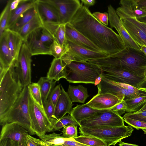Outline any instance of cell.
I'll list each match as a JSON object with an SVG mask.
<instances>
[{
  "instance_id": "1",
  "label": "cell",
  "mask_w": 146,
  "mask_h": 146,
  "mask_svg": "<svg viewBox=\"0 0 146 146\" xmlns=\"http://www.w3.org/2000/svg\"><path fill=\"white\" fill-rule=\"evenodd\" d=\"M81 3L69 23L71 26L109 56L124 49L125 46L119 35L98 21Z\"/></svg>"
},
{
  "instance_id": "2",
  "label": "cell",
  "mask_w": 146,
  "mask_h": 146,
  "mask_svg": "<svg viewBox=\"0 0 146 146\" xmlns=\"http://www.w3.org/2000/svg\"><path fill=\"white\" fill-rule=\"evenodd\" d=\"M88 62L99 66L120 67L134 74L144 77V72L146 68V55L141 50L127 48L116 54L90 60Z\"/></svg>"
},
{
  "instance_id": "3",
  "label": "cell",
  "mask_w": 146,
  "mask_h": 146,
  "mask_svg": "<svg viewBox=\"0 0 146 146\" xmlns=\"http://www.w3.org/2000/svg\"><path fill=\"white\" fill-rule=\"evenodd\" d=\"M0 119L13 105L23 87L15 72L14 64L0 74Z\"/></svg>"
},
{
  "instance_id": "4",
  "label": "cell",
  "mask_w": 146,
  "mask_h": 146,
  "mask_svg": "<svg viewBox=\"0 0 146 146\" xmlns=\"http://www.w3.org/2000/svg\"><path fill=\"white\" fill-rule=\"evenodd\" d=\"M29 90L28 86L22 91L13 105L6 115L0 119V124L15 123L22 126L30 135H35L33 130L29 111Z\"/></svg>"
},
{
  "instance_id": "5",
  "label": "cell",
  "mask_w": 146,
  "mask_h": 146,
  "mask_svg": "<svg viewBox=\"0 0 146 146\" xmlns=\"http://www.w3.org/2000/svg\"><path fill=\"white\" fill-rule=\"evenodd\" d=\"M79 129L80 135L93 136L98 138L105 143V146H115L122 139L130 136L134 130L129 125L116 127L80 126Z\"/></svg>"
},
{
  "instance_id": "6",
  "label": "cell",
  "mask_w": 146,
  "mask_h": 146,
  "mask_svg": "<svg viewBox=\"0 0 146 146\" xmlns=\"http://www.w3.org/2000/svg\"><path fill=\"white\" fill-rule=\"evenodd\" d=\"M66 67L68 70L66 79L70 83L94 84L96 79L102 75L100 67L88 62L73 61Z\"/></svg>"
},
{
  "instance_id": "7",
  "label": "cell",
  "mask_w": 146,
  "mask_h": 146,
  "mask_svg": "<svg viewBox=\"0 0 146 146\" xmlns=\"http://www.w3.org/2000/svg\"><path fill=\"white\" fill-rule=\"evenodd\" d=\"M97 86L98 93L111 94L121 101L146 96L145 90L127 84L114 82L103 76Z\"/></svg>"
},
{
  "instance_id": "8",
  "label": "cell",
  "mask_w": 146,
  "mask_h": 146,
  "mask_svg": "<svg viewBox=\"0 0 146 146\" xmlns=\"http://www.w3.org/2000/svg\"><path fill=\"white\" fill-rule=\"evenodd\" d=\"M29 103L32 128L35 135L39 137L46 134L47 132L53 131V126L44 108L36 102L29 90Z\"/></svg>"
},
{
  "instance_id": "9",
  "label": "cell",
  "mask_w": 146,
  "mask_h": 146,
  "mask_svg": "<svg viewBox=\"0 0 146 146\" xmlns=\"http://www.w3.org/2000/svg\"><path fill=\"white\" fill-rule=\"evenodd\" d=\"M124 120L117 112L110 110H102L82 121L80 126L86 127H120L124 125Z\"/></svg>"
},
{
  "instance_id": "10",
  "label": "cell",
  "mask_w": 146,
  "mask_h": 146,
  "mask_svg": "<svg viewBox=\"0 0 146 146\" xmlns=\"http://www.w3.org/2000/svg\"><path fill=\"white\" fill-rule=\"evenodd\" d=\"M68 50L61 58L66 64L73 61L85 62L107 57L109 56L103 52L93 51L67 40Z\"/></svg>"
},
{
  "instance_id": "11",
  "label": "cell",
  "mask_w": 146,
  "mask_h": 146,
  "mask_svg": "<svg viewBox=\"0 0 146 146\" xmlns=\"http://www.w3.org/2000/svg\"><path fill=\"white\" fill-rule=\"evenodd\" d=\"M99 66L102 70V76L110 80L129 84L138 88L145 79L144 77L136 75L120 67Z\"/></svg>"
},
{
  "instance_id": "12",
  "label": "cell",
  "mask_w": 146,
  "mask_h": 146,
  "mask_svg": "<svg viewBox=\"0 0 146 146\" xmlns=\"http://www.w3.org/2000/svg\"><path fill=\"white\" fill-rule=\"evenodd\" d=\"M28 48L23 42L19 54L18 60L14 64L15 72L23 87L31 83V57Z\"/></svg>"
},
{
  "instance_id": "13",
  "label": "cell",
  "mask_w": 146,
  "mask_h": 146,
  "mask_svg": "<svg viewBox=\"0 0 146 146\" xmlns=\"http://www.w3.org/2000/svg\"><path fill=\"white\" fill-rule=\"evenodd\" d=\"M52 5L58 14L60 24L69 23L80 7L78 0H45Z\"/></svg>"
},
{
  "instance_id": "14",
  "label": "cell",
  "mask_w": 146,
  "mask_h": 146,
  "mask_svg": "<svg viewBox=\"0 0 146 146\" xmlns=\"http://www.w3.org/2000/svg\"><path fill=\"white\" fill-rule=\"evenodd\" d=\"M108 8L110 27L111 29L114 28L117 31L125 48H131L140 50L139 46L133 40L127 33L114 8L111 5L108 6Z\"/></svg>"
},
{
  "instance_id": "15",
  "label": "cell",
  "mask_w": 146,
  "mask_h": 146,
  "mask_svg": "<svg viewBox=\"0 0 146 146\" xmlns=\"http://www.w3.org/2000/svg\"><path fill=\"white\" fill-rule=\"evenodd\" d=\"M35 7L43 26L51 24H60L56 10L45 0H36Z\"/></svg>"
},
{
  "instance_id": "16",
  "label": "cell",
  "mask_w": 146,
  "mask_h": 146,
  "mask_svg": "<svg viewBox=\"0 0 146 146\" xmlns=\"http://www.w3.org/2000/svg\"><path fill=\"white\" fill-rule=\"evenodd\" d=\"M121 101L111 94L98 93L86 104L96 110H110Z\"/></svg>"
},
{
  "instance_id": "17",
  "label": "cell",
  "mask_w": 146,
  "mask_h": 146,
  "mask_svg": "<svg viewBox=\"0 0 146 146\" xmlns=\"http://www.w3.org/2000/svg\"><path fill=\"white\" fill-rule=\"evenodd\" d=\"M27 130L20 125L15 123H6L2 125L0 139L7 138L18 143L25 140L28 134Z\"/></svg>"
},
{
  "instance_id": "18",
  "label": "cell",
  "mask_w": 146,
  "mask_h": 146,
  "mask_svg": "<svg viewBox=\"0 0 146 146\" xmlns=\"http://www.w3.org/2000/svg\"><path fill=\"white\" fill-rule=\"evenodd\" d=\"M42 28L32 32L23 41L32 56L39 54L50 55L49 46L42 42L40 40L39 33Z\"/></svg>"
},
{
  "instance_id": "19",
  "label": "cell",
  "mask_w": 146,
  "mask_h": 146,
  "mask_svg": "<svg viewBox=\"0 0 146 146\" xmlns=\"http://www.w3.org/2000/svg\"><path fill=\"white\" fill-rule=\"evenodd\" d=\"M136 1L137 0L120 1V6L115 10L120 19L132 17L138 18L146 16V12L138 8Z\"/></svg>"
},
{
  "instance_id": "20",
  "label": "cell",
  "mask_w": 146,
  "mask_h": 146,
  "mask_svg": "<svg viewBox=\"0 0 146 146\" xmlns=\"http://www.w3.org/2000/svg\"><path fill=\"white\" fill-rule=\"evenodd\" d=\"M66 34L67 40L90 50L103 52L87 38L74 28L69 23L66 24Z\"/></svg>"
},
{
  "instance_id": "21",
  "label": "cell",
  "mask_w": 146,
  "mask_h": 146,
  "mask_svg": "<svg viewBox=\"0 0 146 146\" xmlns=\"http://www.w3.org/2000/svg\"><path fill=\"white\" fill-rule=\"evenodd\" d=\"M55 133L45 134L39 137L42 146H90L80 143L72 138H66Z\"/></svg>"
},
{
  "instance_id": "22",
  "label": "cell",
  "mask_w": 146,
  "mask_h": 146,
  "mask_svg": "<svg viewBox=\"0 0 146 146\" xmlns=\"http://www.w3.org/2000/svg\"><path fill=\"white\" fill-rule=\"evenodd\" d=\"M16 62L9 49L4 31L0 37V74L6 72Z\"/></svg>"
},
{
  "instance_id": "23",
  "label": "cell",
  "mask_w": 146,
  "mask_h": 146,
  "mask_svg": "<svg viewBox=\"0 0 146 146\" xmlns=\"http://www.w3.org/2000/svg\"><path fill=\"white\" fill-rule=\"evenodd\" d=\"M4 31L11 54L14 61L16 62L18 60L23 40L17 32L8 29Z\"/></svg>"
},
{
  "instance_id": "24",
  "label": "cell",
  "mask_w": 146,
  "mask_h": 146,
  "mask_svg": "<svg viewBox=\"0 0 146 146\" xmlns=\"http://www.w3.org/2000/svg\"><path fill=\"white\" fill-rule=\"evenodd\" d=\"M61 92L55 106V116L58 120L65 115L67 113L70 115L73 105L67 92H66L61 84Z\"/></svg>"
},
{
  "instance_id": "25",
  "label": "cell",
  "mask_w": 146,
  "mask_h": 146,
  "mask_svg": "<svg viewBox=\"0 0 146 146\" xmlns=\"http://www.w3.org/2000/svg\"><path fill=\"white\" fill-rule=\"evenodd\" d=\"M67 75L66 65L61 58H54L52 61L47 73V77L49 79L56 82L62 78L66 79Z\"/></svg>"
},
{
  "instance_id": "26",
  "label": "cell",
  "mask_w": 146,
  "mask_h": 146,
  "mask_svg": "<svg viewBox=\"0 0 146 146\" xmlns=\"http://www.w3.org/2000/svg\"><path fill=\"white\" fill-rule=\"evenodd\" d=\"M120 19L123 26L133 40L139 45H144L146 46L145 33L127 19L124 18H120Z\"/></svg>"
},
{
  "instance_id": "27",
  "label": "cell",
  "mask_w": 146,
  "mask_h": 146,
  "mask_svg": "<svg viewBox=\"0 0 146 146\" xmlns=\"http://www.w3.org/2000/svg\"><path fill=\"white\" fill-rule=\"evenodd\" d=\"M101 110L92 108L86 104L77 105L72 108L70 115L80 124L83 120L91 117Z\"/></svg>"
},
{
  "instance_id": "28",
  "label": "cell",
  "mask_w": 146,
  "mask_h": 146,
  "mask_svg": "<svg viewBox=\"0 0 146 146\" xmlns=\"http://www.w3.org/2000/svg\"><path fill=\"white\" fill-rule=\"evenodd\" d=\"M36 0H22L18 7L11 11L6 29H10L20 16L29 9L35 7Z\"/></svg>"
},
{
  "instance_id": "29",
  "label": "cell",
  "mask_w": 146,
  "mask_h": 146,
  "mask_svg": "<svg viewBox=\"0 0 146 146\" xmlns=\"http://www.w3.org/2000/svg\"><path fill=\"white\" fill-rule=\"evenodd\" d=\"M67 92L72 102L84 104L89 96L87 89L81 85L76 86L69 85Z\"/></svg>"
},
{
  "instance_id": "30",
  "label": "cell",
  "mask_w": 146,
  "mask_h": 146,
  "mask_svg": "<svg viewBox=\"0 0 146 146\" xmlns=\"http://www.w3.org/2000/svg\"><path fill=\"white\" fill-rule=\"evenodd\" d=\"M36 13L35 6L22 14L13 25L8 29L18 33L23 26L33 18Z\"/></svg>"
},
{
  "instance_id": "31",
  "label": "cell",
  "mask_w": 146,
  "mask_h": 146,
  "mask_svg": "<svg viewBox=\"0 0 146 146\" xmlns=\"http://www.w3.org/2000/svg\"><path fill=\"white\" fill-rule=\"evenodd\" d=\"M43 27L40 19L37 13L33 18L23 26L18 32L23 40L34 31Z\"/></svg>"
},
{
  "instance_id": "32",
  "label": "cell",
  "mask_w": 146,
  "mask_h": 146,
  "mask_svg": "<svg viewBox=\"0 0 146 146\" xmlns=\"http://www.w3.org/2000/svg\"><path fill=\"white\" fill-rule=\"evenodd\" d=\"M56 82L46 77H41L37 82L40 88L43 105L48 99Z\"/></svg>"
},
{
  "instance_id": "33",
  "label": "cell",
  "mask_w": 146,
  "mask_h": 146,
  "mask_svg": "<svg viewBox=\"0 0 146 146\" xmlns=\"http://www.w3.org/2000/svg\"><path fill=\"white\" fill-rule=\"evenodd\" d=\"M126 105V112L137 111L140 109L146 103V96L124 100Z\"/></svg>"
},
{
  "instance_id": "34",
  "label": "cell",
  "mask_w": 146,
  "mask_h": 146,
  "mask_svg": "<svg viewBox=\"0 0 146 146\" xmlns=\"http://www.w3.org/2000/svg\"><path fill=\"white\" fill-rule=\"evenodd\" d=\"M73 139L80 143L90 146H106L103 141L93 136L80 135Z\"/></svg>"
},
{
  "instance_id": "35",
  "label": "cell",
  "mask_w": 146,
  "mask_h": 146,
  "mask_svg": "<svg viewBox=\"0 0 146 146\" xmlns=\"http://www.w3.org/2000/svg\"><path fill=\"white\" fill-rule=\"evenodd\" d=\"M49 48L50 55L57 59L61 58L68 50L67 43L65 45L62 46L54 40L49 46Z\"/></svg>"
},
{
  "instance_id": "36",
  "label": "cell",
  "mask_w": 146,
  "mask_h": 146,
  "mask_svg": "<svg viewBox=\"0 0 146 146\" xmlns=\"http://www.w3.org/2000/svg\"><path fill=\"white\" fill-rule=\"evenodd\" d=\"M12 0H9L1 13L0 18V37L6 29L9 20L10 11V5Z\"/></svg>"
},
{
  "instance_id": "37",
  "label": "cell",
  "mask_w": 146,
  "mask_h": 146,
  "mask_svg": "<svg viewBox=\"0 0 146 146\" xmlns=\"http://www.w3.org/2000/svg\"><path fill=\"white\" fill-rule=\"evenodd\" d=\"M43 106L46 114L54 128L58 120L55 116V106L49 98L43 104Z\"/></svg>"
},
{
  "instance_id": "38",
  "label": "cell",
  "mask_w": 146,
  "mask_h": 146,
  "mask_svg": "<svg viewBox=\"0 0 146 146\" xmlns=\"http://www.w3.org/2000/svg\"><path fill=\"white\" fill-rule=\"evenodd\" d=\"M66 24H60L53 35L54 40L62 46L65 45L67 42L66 34Z\"/></svg>"
},
{
  "instance_id": "39",
  "label": "cell",
  "mask_w": 146,
  "mask_h": 146,
  "mask_svg": "<svg viewBox=\"0 0 146 146\" xmlns=\"http://www.w3.org/2000/svg\"><path fill=\"white\" fill-rule=\"evenodd\" d=\"M70 124L80 126V124L70 114H68L57 121L54 126L53 131L59 130L64 126Z\"/></svg>"
},
{
  "instance_id": "40",
  "label": "cell",
  "mask_w": 146,
  "mask_h": 146,
  "mask_svg": "<svg viewBox=\"0 0 146 146\" xmlns=\"http://www.w3.org/2000/svg\"><path fill=\"white\" fill-rule=\"evenodd\" d=\"M28 87L33 98L36 102L44 108L40 88L38 84L37 83H32L28 85Z\"/></svg>"
},
{
  "instance_id": "41",
  "label": "cell",
  "mask_w": 146,
  "mask_h": 146,
  "mask_svg": "<svg viewBox=\"0 0 146 146\" xmlns=\"http://www.w3.org/2000/svg\"><path fill=\"white\" fill-rule=\"evenodd\" d=\"M77 126L74 125H68L62 128V135L66 138H74L78 136Z\"/></svg>"
},
{
  "instance_id": "42",
  "label": "cell",
  "mask_w": 146,
  "mask_h": 146,
  "mask_svg": "<svg viewBox=\"0 0 146 146\" xmlns=\"http://www.w3.org/2000/svg\"><path fill=\"white\" fill-rule=\"evenodd\" d=\"M146 117V103L144 106L138 111L134 112L126 113L123 116V119L128 118L137 120Z\"/></svg>"
},
{
  "instance_id": "43",
  "label": "cell",
  "mask_w": 146,
  "mask_h": 146,
  "mask_svg": "<svg viewBox=\"0 0 146 146\" xmlns=\"http://www.w3.org/2000/svg\"><path fill=\"white\" fill-rule=\"evenodd\" d=\"M123 119L126 123L137 130L146 128V122L128 118Z\"/></svg>"
},
{
  "instance_id": "44",
  "label": "cell",
  "mask_w": 146,
  "mask_h": 146,
  "mask_svg": "<svg viewBox=\"0 0 146 146\" xmlns=\"http://www.w3.org/2000/svg\"><path fill=\"white\" fill-rule=\"evenodd\" d=\"M60 84H58L53 88L48 97L55 106L61 92Z\"/></svg>"
},
{
  "instance_id": "45",
  "label": "cell",
  "mask_w": 146,
  "mask_h": 146,
  "mask_svg": "<svg viewBox=\"0 0 146 146\" xmlns=\"http://www.w3.org/2000/svg\"><path fill=\"white\" fill-rule=\"evenodd\" d=\"M40 38L41 41L45 44V43H50L51 44L54 40L51 34L43 27L42 28Z\"/></svg>"
},
{
  "instance_id": "46",
  "label": "cell",
  "mask_w": 146,
  "mask_h": 146,
  "mask_svg": "<svg viewBox=\"0 0 146 146\" xmlns=\"http://www.w3.org/2000/svg\"><path fill=\"white\" fill-rule=\"evenodd\" d=\"M92 14L93 16L102 24L106 26L108 25L109 21V15L108 13L96 12Z\"/></svg>"
},
{
  "instance_id": "47",
  "label": "cell",
  "mask_w": 146,
  "mask_h": 146,
  "mask_svg": "<svg viewBox=\"0 0 146 146\" xmlns=\"http://www.w3.org/2000/svg\"><path fill=\"white\" fill-rule=\"evenodd\" d=\"M25 141L27 146H42L41 139L35 138L29 134L26 136Z\"/></svg>"
},
{
  "instance_id": "48",
  "label": "cell",
  "mask_w": 146,
  "mask_h": 146,
  "mask_svg": "<svg viewBox=\"0 0 146 146\" xmlns=\"http://www.w3.org/2000/svg\"><path fill=\"white\" fill-rule=\"evenodd\" d=\"M126 108L125 102L124 100H123L115 105L110 110L117 112L121 116L126 112Z\"/></svg>"
},
{
  "instance_id": "49",
  "label": "cell",
  "mask_w": 146,
  "mask_h": 146,
  "mask_svg": "<svg viewBox=\"0 0 146 146\" xmlns=\"http://www.w3.org/2000/svg\"><path fill=\"white\" fill-rule=\"evenodd\" d=\"M131 22L142 30L146 34V23L139 21L135 17L124 18Z\"/></svg>"
},
{
  "instance_id": "50",
  "label": "cell",
  "mask_w": 146,
  "mask_h": 146,
  "mask_svg": "<svg viewBox=\"0 0 146 146\" xmlns=\"http://www.w3.org/2000/svg\"><path fill=\"white\" fill-rule=\"evenodd\" d=\"M81 3L85 7L88 8L90 6L94 5L95 3V0H81Z\"/></svg>"
},
{
  "instance_id": "51",
  "label": "cell",
  "mask_w": 146,
  "mask_h": 146,
  "mask_svg": "<svg viewBox=\"0 0 146 146\" xmlns=\"http://www.w3.org/2000/svg\"><path fill=\"white\" fill-rule=\"evenodd\" d=\"M22 0H12L10 5V11H11L16 9Z\"/></svg>"
},
{
  "instance_id": "52",
  "label": "cell",
  "mask_w": 146,
  "mask_h": 146,
  "mask_svg": "<svg viewBox=\"0 0 146 146\" xmlns=\"http://www.w3.org/2000/svg\"><path fill=\"white\" fill-rule=\"evenodd\" d=\"M136 4L139 9L146 6V0H137Z\"/></svg>"
},
{
  "instance_id": "53",
  "label": "cell",
  "mask_w": 146,
  "mask_h": 146,
  "mask_svg": "<svg viewBox=\"0 0 146 146\" xmlns=\"http://www.w3.org/2000/svg\"><path fill=\"white\" fill-rule=\"evenodd\" d=\"M139 88L140 89L146 90V80L143 81L140 85Z\"/></svg>"
},
{
  "instance_id": "54",
  "label": "cell",
  "mask_w": 146,
  "mask_h": 146,
  "mask_svg": "<svg viewBox=\"0 0 146 146\" xmlns=\"http://www.w3.org/2000/svg\"><path fill=\"white\" fill-rule=\"evenodd\" d=\"M119 146H139L135 144L124 143L121 141L118 144Z\"/></svg>"
},
{
  "instance_id": "55",
  "label": "cell",
  "mask_w": 146,
  "mask_h": 146,
  "mask_svg": "<svg viewBox=\"0 0 146 146\" xmlns=\"http://www.w3.org/2000/svg\"><path fill=\"white\" fill-rule=\"evenodd\" d=\"M18 142L11 140L9 144L7 146H18Z\"/></svg>"
},
{
  "instance_id": "56",
  "label": "cell",
  "mask_w": 146,
  "mask_h": 146,
  "mask_svg": "<svg viewBox=\"0 0 146 146\" xmlns=\"http://www.w3.org/2000/svg\"><path fill=\"white\" fill-rule=\"evenodd\" d=\"M140 50L146 55V46L144 45H139Z\"/></svg>"
},
{
  "instance_id": "57",
  "label": "cell",
  "mask_w": 146,
  "mask_h": 146,
  "mask_svg": "<svg viewBox=\"0 0 146 146\" xmlns=\"http://www.w3.org/2000/svg\"><path fill=\"white\" fill-rule=\"evenodd\" d=\"M137 19L141 22L146 23V16L137 18Z\"/></svg>"
},
{
  "instance_id": "58",
  "label": "cell",
  "mask_w": 146,
  "mask_h": 146,
  "mask_svg": "<svg viewBox=\"0 0 146 146\" xmlns=\"http://www.w3.org/2000/svg\"><path fill=\"white\" fill-rule=\"evenodd\" d=\"M18 146H27L25 140L22 143H18Z\"/></svg>"
},
{
  "instance_id": "59",
  "label": "cell",
  "mask_w": 146,
  "mask_h": 146,
  "mask_svg": "<svg viewBox=\"0 0 146 146\" xmlns=\"http://www.w3.org/2000/svg\"><path fill=\"white\" fill-rule=\"evenodd\" d=\"M137 120L142 121L145 122H146V117L139 119Z\"/></svg>"
},
{
  "instance_id": "60",
  "label": "cell",
  "mask_w": 146,
  "mask_h": 146,
  "mask_svg": "<svg viewBox=\"0 0 146 146\" xmlns=\"http://www.w3.org/2000/svg\"><path fill=\"white\" fill-rule=\"evenodd\" d=\"M143 76L145 78V80H146V68L145 69L144 72Z\"/></svg>"
},
{
  "instance_id": "61",
  "label": "cell",
  "mask_w": 146,
  "mask_h": 146,
  "mask_svg": "<svg viewBox=\"0 0 146 146\" xmlns=\"http://www.w3.org/2000/svg\"><path fill=\"white\" fill-rule=\"evenodd\" d=\"M140 9H141L144 11H145L146 12V6L145 7H144L141 8Z\"/></svg>"
},
{
  "instance_id": "62",
  "label": "cell",
  "mask_w": 146,
  "mask_h": 146,
  "mask_svg": "<svg viewBox=\"0 0 146 146\" xmlns=\"http://www.w3.org/2000/svg\"><path fill=\"white\" fill-rule=\"evenodd\" d=\"M142 130L144 131V133L146 134V128L142 129Z\"/></svg>"
}]
</instances>
